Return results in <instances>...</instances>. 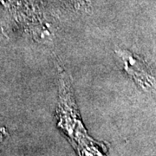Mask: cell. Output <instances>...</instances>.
<instances>
[{"label": "cell", "mask_w": 156, "mask_h": 156, "mask_svg": "<svg viewBox=\"0 0 156 156\" xmlns=\"http://www.w3.org/2000/svg\"><path fill=\"white\" fill-rule=\"evenodd\" d=\"M3 134H4V133L0 131V141L2 140V138H3Z\"/></svg>", "instance_id": "cell-1"}]
</instances>
